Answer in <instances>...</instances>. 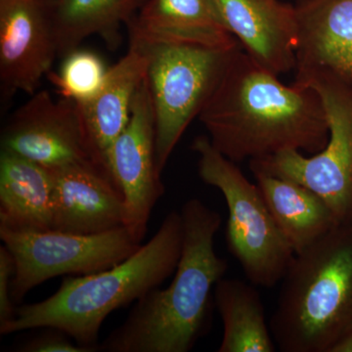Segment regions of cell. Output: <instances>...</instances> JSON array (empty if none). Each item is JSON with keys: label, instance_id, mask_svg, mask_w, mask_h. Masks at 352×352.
<instances>
[{"label": "cell", "instance_id": "6da1fadb", "mask_svg": "<svg viewBox=\"0 0 352 352\" xmlns=\"http://www.w3.org/2000/svg\"><path fill=\"white\" fill-rule=\"evenodd\" d=\"M278 78L240 47L199 115L212 146L234 163L289 150L314 155L327 144L320 95Z\"/></svg>", "mask_w": 352, "mask_h": 352}, {"label": "cell", "instance_id": "7a4b0ae2", "mask_svg": "<svg viewBox=\"0 0 352 352\" xmlns=\"http://www.w3.org/2000/svg\"><path fill=\"white\" fill-rule=\"evenodd\" d=\"M180 214L182 254L170 286L138 300L98 351L187 352L205 332L215 285L228 268L214 250L221 217L196 198L185 201Z\"/></svg>", "mask_w": 352, "mask_h": 352}, {"label": "cell", "instance_id": "3957f363", "mask_svg": "<svg viewBox=\"0 0 352 352\" xmlns=\"http://www.w3.org/2000/svg\"><path fill=\"white\" fill-rule=\"evenodd\" d=\"M182 238V214L173 210L151 239L126 261L94 274L65 278L50 298L17 307L0 333L55 328L80 346L98 351L99 333L109 315L138 302L175 272Z\"/></svg>", "mask_w": 352, "mask_h": 352}, {"label": "cell", "instance_id": "277c9868", "mask_svg": "<svg viewBox=\"0 0 352 352\" xmlns=\"http://www.w3.org/2000/svg\"><path fill=\"white\" fill-rule=\"evenodd\" d=\"M270 326L283 352H330L352 333V223L295 254Z\"/></svg>", "mask_w": 352, "mask_h": 352}, {"label": "cell", "instance_id": "5b68a950", "mask_svg": "<svg viewBox=\"0 0 352 352\" xmlns=\"http://www.w3.org/2000/svg\"><path fill=\"white\" fill-rule=\"evenodd\" d=\"M192 150L198 156L201 179L219 189L226 199L229 251L254 286H276L295 252L280 232L258 185L249 182L236 163L215 149L208 136H198Z\"/></svg>", "mask_w": 352, "mask_h": 352}, {"label": "cell", "instance_id": "8992f818", "mask_svg": "<svg viewBox=\"0 0 352 352\" xmlns=\"http://www.w3.org/2000/svg\"><path fill=\"white\" fill-rule=\"evenodd\" d=\"M143 46L149 55L146 82L154 111L157 168L162 175L183 133L192 120L199 118L231 59L242 46Z\"/></svg>", "mask_w": 352, "mask_h": 352}, {"label": "cell", "instance_id": "52a82bcc", "mask_svg": "<svg viewBox=\"0 0 352 352\" xmlns=\"http://www.w3.org/2000/svg\"><path fill=\"white\" fill-rule=\"evenodd\" d=\"M0 238L15 259L12 298L18 303L32 289L61 275H88L113 267L135 254L141 242L126 226L96 234L47 230L13 232Z\"/></svg>", "mask_w": 352, "mask_h": 352}, {"label": "cell", "instance_id": "ba28073f", "mask_svg": "<svg viewBox=\"0 0 352 352\" xmlns=\"http://www.w3.org/2000/svg\"><path fill=\"white\" fill-rule=\"evenodd\" d=\"M327 112L329 140L323 150L307 157L289 150L250 161L252 173L285 178L323 199L338 223H352V87L333 82L310 85Z\"/></svg>", "mask_w": 352, "mask_h": 352}, {"label": "cell", "instance_id": "9c48e42d", "mask_svg": "<svg viewBox=\"0 0 352 352\" xmlns=\"http://www.w3.org/2000/svg\"><path fill=\"white\" fill-rule=\"evenodd\" d=\"M1 147V151L50 170L76 164L106 170L95 154L78 106L66 99L56 100L45 90L31 95L13 113L2 131Z\"/></svg>", "mask_w": 352, "mask_h": 352}, {"label": "cell", "instance_id": "30bf717a", "mask_svg": "<svg viewBox=\"0 0 352 352\" xmlns=\"http://www.w3.org/2000/svg\"><path fill=\"white\" fill-rule=\"evenodd\" d=\"M108 166L124 195L126 226L142 241L153 210L164 193L157 168L154 111L146 78L134 98L129 124L109 152Z\"/></svg>", "mask_w": 352, "mask_h": 352}, {"label": "cell", "instance_id": "8fae6325", "mask_svg": "<svg viewBox=\"0 0 352 352\" xmlns=\"http://www.w3.org/2000/svg\"><path fill=\"white\" fill-rule=\"evenodd\" d=\"M57 56L47 0H0L2 97L36 94Z\"/></svg>", "mask_w": 352, "mask_h": 352}, {"label": "cell", "instance_id": "7c38bea8", "mask_svg": "<svg viewBox=\"0 0 352 352\" xmlns=\"http://www.w3.org/2000/svg\"><path fill=\"white\" fill-rule=\"evenodd\" d=\"M296 85L352 87V0H300Z\"/></svg>", "mask_w": 352, "mask_h": 352}, {"label": "cell", "instance_id": "4fadbf2b", "mask_svg": "<svg viewBox=\"0 0 352 352\" xmlns=\"http://www.w3.org/2000/svg\"><path fill=\"white\" fill-rule=\"evenodd\" d=\"M52 230L96 234L126 226L124 195L112 176L94 164L52 168Z\"/></svg>", "mask_w": 352, "mask_h": 352}, {"label": "cell", "instance_id": "5bb4252c", "mask_svg": "<svg viewBox=\"0 0 352 352\" xmlns=\"http://www.w3.org/2000/svg\"><path fill=\"white\" fill-rule=\"evenodd\" d=\"M220 19L259 66L274 75L294 71L298 46L295 6L280 0H214Z\"/></svg>", "mask_w": 352, "mask_h": 352}, {"label": "cell", "instance_id": "9a60e30c", "mask_svg": "<svg viewBox=\"0 0 352 352\" xmlns=\"http://www.w3.org/2000/svg\"><path fill=\"white\" fill-rule=\"evenodd\" d=\"M129 43L208 48L240 44L220 19L214 0H146L138 15L129 21Z\"/></svg>", "mask_w": 352, "mask_h": 352}, {"label": "cell", "instance_id": "2e32d148", "mask_svg": "<svg viewBox=\"0 0 352 352\" xmlns=\"http://www.w3.org/2000/svg\"><path fill=\"white\" fill-rule=\"evenodd\" d=\"M148 63L144 46L129 43L126 54L109 69L98 94L82 105L76 104L95 154L109 173V152L129 124L134 98L147 76Z\"/></svg>", "mask_w": 352, "mask_h": 352}, {"label": "cell", "instance_id": "e0dca14e", "mask_svg": "<svg viewBox=\"0 0 352 352\" xmlns=\"http://www.w3.org/2000/svg\"><path fill=\"white\" fill-rule=\"evenodd\" d=\"M54 184L50 168L6 151L0 156V229H52Z\"/></svg>", "mask_w": 352, "mask_h": 352}, {"label": "cell", "instance_id": "ac0fdd59", "mask_svg": "<svg viewBox=\"0 0 352 352\" xmlns=\"http://www.w3.org/2000/svg\"><path fill=\"white\" fill-rule=\"evenodd\" d=\"M254 175L275 223L295 254L340 226L327 204L311 190L277 176Z\"/></svg>", "mask_w": 352, "mask_h": 352}, {"label": "cell", "instance_id": "d6986e66", "mask_svg": "<svg viewBox=\"0 0 352 352\" xmlns=\"http://www.w3.org/2000/svg\"><path fill=\"white\" fill-rule=\"evenodd\" d=\"M223 324L219 352H274L277 346L258 289L238 279L222 278L214 289Z\"/></svg>", "mask_w": 352, "mask_h": 352}, {"label": "cell", "instance_id": "ffe728a7", "mask_svg": "<svg viewBox=\"0 0 352 352\" xmlns=\"http://www.w3.org/2000/svg\"><path fill=\"white\" fill-rule=\"evenodd\" d=\"M145 0H47L58 53L64 57L91 36L115 45L119 30Z\"/></svg>", "mask_w": 352, "mask_h": 352}, {"label": "cell", "instance_id": "44dd1931", "mask_svg": "<svg viewBox=\"0 0 352 352\" xmlns=\"http://www.w3.org/2000/svg\"><path fill=\"white\" fill-rule=\"evenodd\" d=\"M109 69L96 53L76 48L65 55L60 69L48 78L61 98L82 105L100 91Z\"/></svg>", "mask_w": 352, "mask_h": 352}, {"label": "cell", "instance_id": "7402d4cb", "mask_svg": "<svg viewBox=\"0 0 352 352\" xmlns=\"http://www.w3.org/2000/svg\"><path fill=\"white\" fill-rule=\"evenodd\" d=\"M15 259L11 252L0 247V327L12 321L16 315V303L12 298V283L15 276Z\"/></svg>", "mask_w": 352, "mask_h": 352}, {"label": "cell", "instance_id": "603a6c76", "mask_svg": "<svg viewBox=\"0 0 352 352\" xmlns=\"http://www.w3.org/2000/svg\"><path fill=\"white\" fill-rule=\"evenodd\" d=\"M25 342L18 349L21 352H94L91 349L74 344L71 337L55 328Z\"/></svg>", "mask_w": 352, "mask_h": 352}, {"label": "cell", "instance_id": "cb8c5ba5", "mask_svg": "<svg viewBox=\"0 0 352 352\" xmlns=\"http://www.w3.org/2000/svg\"><path fill=\"white\" fill-rule=\"evenodd\" d=\"M330 352H352V333H349L340 340L331 349Z\"/></svg>", "mask_w": 352, "mask_h": 352}]
</instances>
